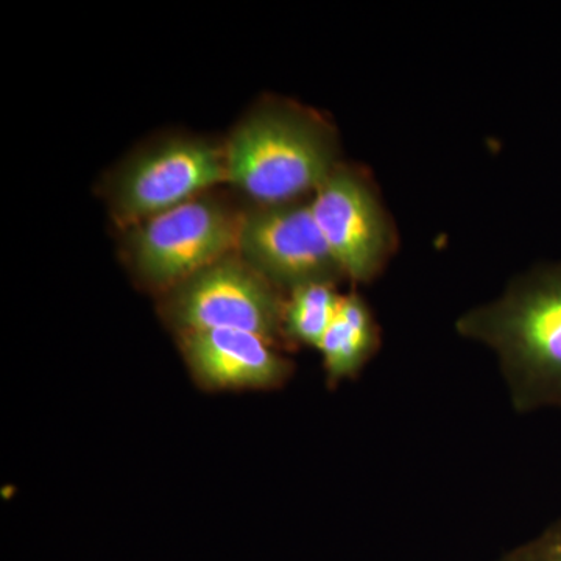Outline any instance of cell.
Masks as SVG:
<instances>
[{"mask_svg":"<svg viewBox=\"0 0 561 561\" xmlns=\"http://www.w3.org/2000/svg\"><path fill=\"white\" fill-rule=\"evenodd\" d=\"M309 202L345 279L371 283L393 253L394 234L368 176L342 161Z\"/></svg>","mask_w":561,"mask_h":561,"instance_id":"cell-7","label":"cell"},{"mask_svg":"<svg viewBox=\"0 0 561 561\" xmlns=\"http://www.w3.org/2000/svg\"><path fill=\"white\" fill-rule=\"evenodd\" d=\"M286 300L283 290L232 251L157 297V312L175 337L209 330L249 331L286 351Z\"/></svg>","mask_w":561,"mask_h":561,"instance_id":"cell-5","label":"cell"},{"mask_svg":"<svg viewBox=\"0 0 561 561\" xmlns=\"http://www.w3.org/2000/svg\"><path fill=\"white\" fill-rule=\"evenodd\" d=\"M341 297L331 284H308L287 294L284 334L290 348L298 345L319 348L337 312Z\"/></svg>","mask_w":561,"mask_h":561,"instance_id":"cell-10","label":"cell"},{"mask_svg":"<svg viewBox=\"0 0 561 561\" xmlns=\"http://www.w3.org/2000/svg\"><path fill=\"white\" fill-rule=\"evenodd\" d=\"M236 251L286 295L308 284L337 286L345 279L313 219L309 198L247 205Z\"/></svg>","mask_w":561,"mask_h":561,"instance_id":"cell-6","label":"cell"},{"mask_svg":"<svg viewBox=\"0 0 561 561\" xmlns=\"http://www.w3.org/2000/svg\"><path fill=\"white\" fill-rule=\"evenodd\" d=\"M224 140L227 186L247 205L308 201L342 162L332 122L276 95L251 105Z\"/></svg>","mask_w":561,"mask_h":561,"instance_id":"cell-1","label":"cell"},{"mask_svg":"<svg viewBox=\"0 0 561 561\" xmlns=\"http://www.w3.org/2000/svg\"><path fill=\"white\" fill-rule=\"evenodd\" d=\"M227 184L225 140L190 131L151 136L105 173L99 195L117 230Z\"/></svg>","mask_w":561,"mask_h":561,"instance_id":"cell-4","label":"cell"},{"mask_svg":"<svg viewBox=\"0 0 561 561\" xmlns=\"http://www.w3.org/2000/svg\"><path fill=\"white\" fill-rule=\"evenodd\" d=\"M496 561H561V519Z\"/></svg>","mask_w":561,"mask_h":561,"instance_id":"cell-11","label":"cell"},{"mask_svg":"<svg viewBox=\"0 0 561 561\" xmlns=\"http://www.w3.org/2000/svg\"><path fill=\"white\" fill-rule=\"evenodd\" d=\"M381 345V332L364 298L342 295L337 312L319 350L330 387L356 378Z\"/></svg>","mask_w":561,"mask_h":561,"instance_id":"cell-9","label":"cell"},{"mask_svg":"<svg viewBox=\"0 0 561 561\" xmlns=\"http://www.w3.org/2000/svg\"><path fill=\"white\" fill-rule=\"evenodd\" d=\"M457 331L496 353L516 411L561 409V264L513 280L460 317Z\"/></svg>","mask_w":561,"mask_h":561,"instance_id":"cell-2","label":"cell"},{"mask_svg":"<svg viewBox=\"0 0 561 561\" xmlns=\"http://www.w3.org/2000/svg\"><path fill=\"white\" fill-rule=\"evenodd\" d=\"M245 206L219 187L121 230L133 283L154 298L238 249Z\"/></svg>","mask_w":561,"mask_h":561,"instance_id":"cell-3","label":"cell"},{"mask_svg":"<svg viewBox=\"0 0 561 561\" xmlns=\"http://www.w3.org/2000/svg\"><path fill=\"white\" fill-rule=\"evenodd\" d=\"M176 343L192 379L203 390H278L295 373L284 350L253 332H187L176 335Z\"/></svg>","mask_w":561,"mask_h":561,"instance_id":"cell-8","label":"cell"}]
</instances>
